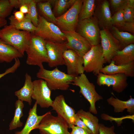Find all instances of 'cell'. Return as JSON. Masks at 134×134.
Segmentation results:
<instances>
[{"mask_svg":"<svg viewBox=\"0 0 134 134\" xmlns=\"http://www.w3.org/2000/svg\"><path fill=\"white\" fill-rule=\"evenodd\" d=\"M31 33L18 30L10 25L0 30V39L16 49L23 56L30 41Z\"/></svg>","mask_w":134,"mask_h":134,"instance_id":"obj_1","label":"cell"},{"mask_svg":"<svg viewBox=\"0 0 134 134\" xmlns=\"http://www.w3.org/2000/svg\"><path fill=\"white\" fill-rule=\"evenodd\" d=\"M36 76L44 80L51 90H67L76 76L66 74L57 67L52 70H47L44 68H40Z\"/></svg>","mask_w":134,"mask_h":134,"instance_id":"obj_2","label":"cell"},{"mask_svg":"<svg viewBox=\"0 0 134 134\" xmlns=\"http://www.w3.org/2000/svg\"><path fill=\"white\" fill-rule=\"evenodd\" d=\"M31 34L30 43L25 51L27 55L26 63L38 66L40 68H44L43 63L48 62L46 41L33 33Z\"/></svg>","mask_w":134,"mask_h":134,"instance_id":"obj_3","label":"cell"},{"mask_svg":"<svg viewBox=\"0 0 134 134\" xmlns=\"http://www.w3.org/2000/svg\"><path fill=\"white\" fill-rule=\"evenodd\" d=\"M71 84L80 88V93L90 103L89 111L94 114H97L96 103L97 101L103 100V98L96 92L95 86L94 84L90 82L86 75L83 73L75 76Z\"/></svg>","mask_w":134,"mask_h":134,"instance_id":"obj_4","label":"cell"},{"mask_svg":"<svg viewBox=\"0 0 134 134\" xmlns=\"http://www.w3.org/2000/svg\"><path fill=\"white\" fill-rule=\"evenodd\" d=\"M38 23L33 33L45 40L54 43H62L67 41L64 33L55 24L47 21L38 15Z\"/></svg>","mask_w":134,"mask_h":134,"instance_id":"obj_5","label":"cell"},{"mask_svg":"<svg viewBox=\"0 0 134 134\" xmlns=\"http://www.w3.org/2000/svg\"><path fill=\"white\" fill-rule=\"evenodd\" d=\"M100 31L97 19L94 15L79 20L75 30L87 39L92 46L100 44Z\"/></svg>","mask_w":134,"mask_h":134,"instance_id":"obj_6","label":"cell"},{"mask_svg":"<svg viewBox=\"0 0 134 134\" xmlns=\"http://www.w3.org/2000/svg\"><path fill=\"white\" fill-rule=\"evenodd\" d=\"M67 123L61 118L46 113L37 128L40 134H70Z\"/></svg>","mask_w":134,"mask_h":134,"instance_id":"obj_7","label":"cell"},{"mask_svg":"<svg viewBox=\"0 0 134 134\" xmlns=\"http://www.w3.org/2000/svg\"><path fill=\"white\" fill-rule=\"evenodd\" d=\"M84 71L92 72L97 76L106 61L103 56L100 44L92 46L91 49L83 57Z\"/></svg>","mask_w":134,"mask_h":134,"instance_id":"obj_8","label":"cell"},{"mask_svg":"<svg viewBox=\"0 0 134 134\" xmlns=\"http://www.w3.org/2000/svg\"><path fill=\"white\" fill-rule=\"evenodd\" d=\"M83 0H76L65 13L56 18V25L62 31H75L79 21L78 16Z\"/></svg>","mask_w":134,"mask_h":134,"instance_id":"obj_9","label":"cell"},{"mask_svg":"<svg viewBox=\"0 0 134 134\" xmlns=\"http://www.w3.org/2000/svg\"><path fill=\"white\" fill-rule=\"evenodd\" d=\"M100 37L103 56L107 62L110 64L116 52L122 49L121 45L107 28L100 30Z\"/></svg>","mask_w":134,"mask_h":134,"instance_id":"obj_10","label":"cell"},{"mask_svg":"<svg viewBox=\"0 0 134 134\" xmlns=\"http://www.w3.org/2000/svg\"><path fill=\"white\" fill-rule=\"evenodd\" d=\"M34 89L31 98L42 108L51 106L53 100L51 98V91L44 80L39 79L33 81Z\"/></svg>","mask_w":134,"mask_h":134,"instance_id":"obj_11","label":"cell"},{"mask_svg":"<svg viewBox=\"0 0 134 134\" xmlns=\"http://www.w3.org/2000/svg\"><path fill=\"white\" fill-rule=\"evenodd\" d=\"M67 39L66 47L67 49L75 51L83 57L91 48L92 46L86 38L75 31H62Z\"/></svg>","mask_w":134,"mask_h":134,"instance_id":"obj_12","label":"cell"},{"mask_svg":"<svg viewBox=\"0 0 134 134\" xmlns=\"http://www.w3.org/2000/svg\"><path fill=\"white\" fill-rule=\"evenodd\" d=\"M97 83L99 86H112L113 90L120 93L122 92L128 86L127 77L122 73L109 75L100 72L97 76Z\"/></svg>","mask_w":134,"mask_h":134,"instance_id":"obj_13","label":"cell"},{"mask_svg":"<svg viewBox=\"0 0 134 134\" xmlns=\"http://www.w3.org/2000/svg\"><path fill=\"white\" fill-rule=\"evenodd\" d=\"M48 63L50 67L60 65H66L63 57L64 52L67 49L66 44L67 41L62 43H54L45 40Z\"/></svg>","mask_w":134,"mask_h":134,"instance_id":"obj_14","label":"cell"},{"mask_svg":"<svg viewBox=\"0 0 134 134\" xmlns=\"http://www.w3.org/2000/svg\"><path fill=\"white\" fill-rule=\"evenodd\" d=\"M51 107L53 110L57 113L58 116L67 123L68 128H70L72 126L74 125L75 111L66 103L63 95H59L55 97L53 100Z\"/></svg>","mask_w":134,"mask_h":134,"instance_id":"obj_15","label":"cell"},{"mask_svg":"<svg viewBox=\"0 0 134 134\" xmlns=\"http://www.w3.org/2000/svg\"><path fill=\"white\" fill-rule=\"evenodd\" d=\"M63 57L67 66V74L77 76L84 73L83 57L75 51L67 49L64 52Z\"/></svg>","mask_w":134,"mask_h":134,"instance_id":"obj_16","label":"cell"},{"mask_svg":"<svg viewBox=\"0 0 134 134\" xmlns=\"http://www.w3.org/2000/svg\"><path fill=\"white\" fill-rule=\"evenodd\" d=\"M94 15L96 17L99 26L109 29L112 26L109 4L107 0L102 1L96 7Z\"/></svg>","mask_w":134,"mask_h":134,"instance_id":"obj_17","label":"cell"},{"mask_svg":"<svg viewBox=\"0 0 134 134\" xmlns=\"http://www.w3.org/2000/svg\"><path fill=\"white\" fill-rule=\"evenodd\" d=\"M37 104L35 102L32 108L30 109L28 118L23 129L20 131L15 132L14 134H29L33 130L37 129L42 119L46 114V113L42 115H37Z\"/></svg>","mask_w":134,"mask_h":134,"instance_id":"obj_18","label":"cell"},{"mask_svg":"<svg viewBox=\"0 0 134 134\" xmlns=\"http://www.w3.org/2000/svg\"><path fill=\"white\" fill-rule=\"evenodd\" d=\"M100 72L109 75L117 73L124 74L127 77L134 76V61L129 64L123 65H115L111 61L109 64L103 67Z\"/></svg>","mask_w":134,"mask_h":134,"instance_id":"obj_19","label":"cell"},{"mask_svg":"<svg viewBox=\"0 0 134 134\" xmlns=\"http://www.w3.org/2000/svg\"><path fill=\"white\" fill-rule=\"evenodd\" d=\"M117 65L129 64L134 61V44H130L122 49L116 52L112 59Z\"/></svg>","mask_w":134,"mask_h":134,"instance_id":"obj_20","label":"cell"},{"mask_svg":"<svg viewBox=\"0 0 134 134\" xmlns=\"http://www.w3.org/2000/svg\"><path fill=\"white\" fill-rule=\"evenodd\" d=\"M108 104L114 108L115 113L122 112L125 109L131 115L134 114V99L130 96V98L126 101L121 100L116 97L111 96L107 100Z\"/></svg>","mask_w":134,"mask_h":134,"instance_id":"obj_21","label":"cell"},{"mask_svg":"<svg viewBox=\"0 0 134 134\" xmlns=\"http://www.w3.org/2000/svg\"><path fill=\"white\" fill-rule=\"evenodd\" d=\"M23 56L15 48L0 39V63H9Z\"/></svg>","mask_w":134,"mask_h":134,"instance_id":"obj_22","label":"cell"},{"mask_svg":"<svg viewBox=\"0 0 134 134\" xmlns=\"http://www.w3.org/2000/svg\"><path fill=\"white\" fill-rule=\"evenodd\" d=\"M25 77L23 86L20 90L15 91L14 94L18 99L28 102L31 105L32 101L31 96L34 89L33 83L31 76L27 73L25 74Z\"/></svg>","mask_w":134,"mask_h":134,"instance_id":"obj_23","label":"cell"},{"mask_svg":"<svg viewBox=\"0 0 134 134\" xmlns=\"http://www.w3.org/2000/svg\"><path fill=\"white\" fill-rule=\"evenodd\" d=\"M76 113L93 134H99V123L97 117L89 111H86L82 109L79 110Z\"/></svg>","mask_w":134,"mask_h":134,"instance_id":"obj_24","label":"cell"},{"mask_svg":"<svg viewBox=\"0 0 134 134\" xmlns=\"http://www.w3.org/2000/svg\"><path fill=\"white\" fill-rule=\"evenodd\" d=\"M111 33L114 37L119 42L122 49L131 44H134V36L126 32L121 31L116 27L112 26Z\"/></svg>","mask_w":134,"mask_h":134,"instance_id":"obj_25","label":"cell"},{"mask_svg":"<svg viewBox=\"0 0 134 134\" xmlns=\"http://www.w3.org/2000/svg\"><path fill=\"white\" fill-rule=\"evenodd\" d=\"M36 4L39 15L47 21L56 25V18L52 10L50 0L45 2L39 0Z\"/></svg>","mask_w":134,"mask_h":134,"instance_id":"obj_26","label":"cell"},{"mask_svg":"<svg viewBox=\"0 0 134 134\" xmlns=\"http://www.w3.org/2000/svg\"><path fill=\"white\" fill-rule=\"evenodd\" d=\"M76 0H50L53 3V12L56 18L65 13L74 4Z\"/></svg>","mask_w":134,"mask_h":134,"instance_id":"obj_27","label":"cell"},{"mask_svg":"<svg viewBox=\"0 0 134 134\" xmlns=\"http://www.w3.org/2000/svg\"><path fill=\"white\" fill-rule=\"evenodd\" d=\"M23 101L18 99L15 103V107L14 115L9 125V129L12 130L22 126L23 123L20 120L23 116V109L24 107Z\"/></svg>","mask_w":134,"mask_h":134,"instance_id":"obj_28","label":"cell"},{"mask_svg":"<svg viewBox=\"0 0 134 134\" xmlns=\"http://www.w3.org/2000/svg\"><path fill=\"white\" fill-rule=\"evenodd\" d=\"M96 0H83L78 16L79 20L94 16L96 8Z\"/></svg>","mask_w":134,"mask_h":134,"instance_id":"obj_29","label":"cell"},{"mask_svg":"<svg viewBox=\"0 0 134 134\" xmlns=\"http://www.w3.org/2000/svg\"><path fill=\"white\" fill-rule=\"evenodd\" d=\"M8 19L10 21V25L18 30L34 33L36 29V27L33 25L31 21L25 17L23 20L18 21L15 19L13 15H12Z\"/></svg>","mask_w":134,"mask_h":134,"instance_id":"obj_30","label":"cell"},{"mask_svg":"<svg viewBox=\"0 0 134 134\" xmlns=\"http://www.w3.org/2000/svg\"><path fill=\"white\" fill-rule=\"evenodd\" d=\"M39 0H31L28 4L29 12L25 16L26 18L29 19L33 25L37 27L38 23V14L36 4Z\"/></svg>","mask_w":134,"mask_h":134,"instance_id":"obj_31","label":"cell"},{"mask_svg":"<svg viewBox=\"0 0 134 134\" xmlns=\"http://www.w3.org/2000/svg\"><path fill=\"white\" fill-rule=\"evenodd\" d=\"M14 7L10 0H0V17L5 19L10 14Z\"/></svg>","mask_w":134,"mask_h":134,"instance_id":"obj_32","label":"cell"},{"mask_svg":"<svg viewBox=\"0 0 134 134\" xmlns=\"http://www.w3.org/2000/svg\"><path fill=\"white\" fill-rule=\"evenodd\" d=\"M123 15V9L116 12L111 17V24L112 26L119 28L125 22Z\"/></svg>","mask_w":134,"mask_h":134,"instance_id":"obj_33","label":"cell"},{"mask_svg":"<svg viewBox=\"0 0 134 134\" xmlns=\"http://www.w3.org/2000/svg\"><path fill=\"white\" fill-rule=\"evenodd\" d=\"M123 15L125 22H134V8L127 5L123 9Z\"/></svg>","mask_w":134,"mask_h":134,"instance_id":"obj_34","label":"cell"},{"mask_svg":"<svg viewBox=\"0 0 134 134\" xmlns=\"http://www.w3.org/2000/svg\"><path fill=\"white\" fill-rule=\"evenodd\" d=\"M110 1L113 8L116 12L123 9L127 5V0H110Z\"/></svg>","mask_w":134,"mask_h":134,"instance_id":"obj_35","label":"cell"},{"mask_svg":"<svg viewBox=\"0 0 134 134\" xmlns=\"http://www.w3.org/2000/svg\"><path fill=\"white\" fill-rule=\"evenodd\" d=\"M114 126L109 127L99 123V134H117L114 132Z\"/></svg>","mask_w":134,"mask_h":134,"instance_id":"obj_36","label":"cell"},{"mask_svg":"<svg viewBox=\"0 0 134 134\" xmlns=\"http://www.w3.org/2000/svg\"><path fill=\"white\" fill-rule=\"evenodd\" d=\"M74 125L83 129L89 133L93 134L91 131L80 119L76 113L74 116Z\"/></svg>","mask_w":134,"mask_h":134,"instance_id":"obj_37","label":"cell"},{"mask_svg":"<svg viewBox=\"0 0 134 134\" xmlns=\"http://www.w3.org/2000/svg\"><path fill=\"white\" fill-rule=\"evenodd\" d=\"M15 62L13 66L6 69L4 73L0 74V79L8 74L14 73L19 67L20 63L19 58L15 59Z\"/></svg>","mask_w":134,"mask_h":134,"instance_id":"obj_38","label":"cell"},{"mask_svg":"<svg viewBox=\"0 0 134 134\" xmlns=\"http://www.w3.org/2000/svg\"><path fill=\"white\" fill-rule=\"evenodd\" d=\"M119 28L123 31L129 32L130 33H134V22H125L123 25Z\"/></svg>","mask_w":134,"mask_h":134,"instance_id":"obj_39","label":"cell"},{"mask_svg":"<svg viewBox=\"0 0 134 134\" xmlns=\"http://www.w3.org/2000/svg\"><path fill=\"white\" fill-rule=\"evenodd\" d=\"M72 131L70 134H92L89 133L83 129L77 126L73 125L71 128Z\"/></svg>","mask_w":134,"mask_h":134,"instance_id":"obj_40","label":"cell"},{"mask_svg":"<svg viewBox=\"0 0 134 134\" xmlns=\"http://www.w3.org/2000/svg\"><path fill=\"white\" fill-rule=\"evenodd\" d=\"M15 19L18 21H21L25 18L24 14L20 11H15L13 13Z\"/></svg>","mask_w":134,"mask_h":134,"instance_id":"obj_41","label":"cell"},{"mask_svg":"<svg viewBox=\"0 0 134 134\" xmlns=\"http://www.w3.org/2000/svg\"><path fill=\"white\" fill-rule=\"evenodd\" d=\"M30 3L27 4H24L21 5L19 7L20 11L24 14L28 13L29 10L28 4Z\"/></svg>","mask_w":134,"mask_h":134,"instance_id":"obj_42","label":"cell"},{"mask_svg":"<svg viewBox=\"0 0 134 134\" xmlns=\"http://www.w3.org/2000/svg\"><path fill=\"white\" fill-rule=\"evenodd\" d=\"M7 23V21L5 19L0 17V28L4 27Z\"/></svg>","mask_w":134,"mask_h":134,"instance_id":"obj_43","label":"cell"},{"mask_svg":"<svg viewBox=\"0 0 134 134\" xmlns=\"http://www.w3.org/2000/svg\"><path fill=\"white\" fill-rule=\"evenodd\" d=\"M127 5L130 7L134 8V0H127Z\"/></svg>","mask_w":134,"mask_h":134,"instance_id":"obj_44","label":"cell"}]
</instances>
